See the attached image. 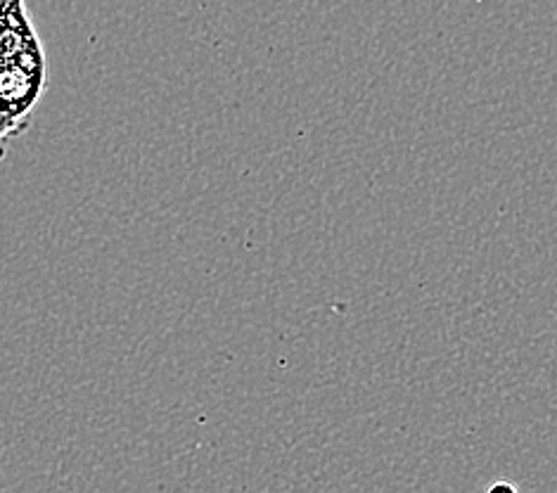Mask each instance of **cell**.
<instances>
[{"label":"cell","mask_w":557,"mask_h":493,"mask_svg":"<svg viewBox=\"0 0 557 493\" xmlns=\"http://www.w3.org/2000/svg\"><path fill=\"white\" fill-rule=\"evenodd\" d=\"M48 90V60L44 46L0 62V159L8 145L32 126L36 104Z\"/></svg>","instance_id":"cell-1"},{"label":"cell","mask_w":557,"mask_h":493,"mask_svg":"<svg viewBox=\"0 0 557 493\" xmlns=\"http://www.w3.org/2000/svg\"><path fill=\"white\" fill-rule=\"evenodd\" d=\"M41 44L26 0H0V62L29 52Z\"/></svg>","instance_id":"cell-2"}]
</instances>
